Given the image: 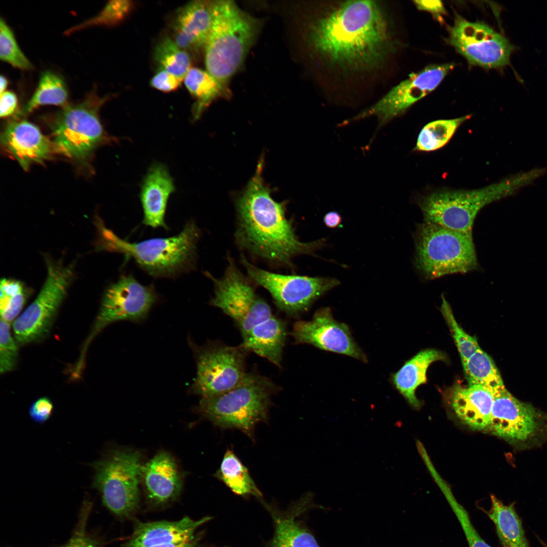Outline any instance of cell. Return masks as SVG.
<instances>
[{
    "mask_svg": "<svg viewBox=\"0 0 547 547\" xmlns=\"http://www.w3.org/2000/svg\"><path fill=\"white\" fill-rule=\"evenodd\" d=\"M389 24L377 2L347 1L309 21L305 40L312 54L331 66L370 71L396 49Z\"/></svg>",
    "mask_w": 547,
    "mask_h": 547,
    "instance_id": "cell-1",
    "label": "cell"
},
{
    "mask_svg": "<svg viewBox=\"0 0 547 547\" xmlns=\"http://www.w3.org/2000/svg\"><path fill=\"white\" fill-rule=\"evenodd\" d=\"M263 159L254 176L236 201L238 216L235 238L240 247L277 265H288L297 255L314 254L326 239L310 242L297 238L291 220L285 214L284 203L275 201L264 182Z\"/></svg>",
    "mask_w": 547,
    "mask_h": 547,
    "instance_id": "cell-2",
    "label": "cell"
},
{
    "mask_svg": "<svg viewBox=\"0 0 547 547\" xmlns=\"http://www.w3.org/2000/svg\"><path fill=\"white\" fill-rule=\"evenodd\" d=\"M260 26L259 19L234 2L214 1L212 26L205 46L206 70L226 86L243 64Z\"/></svg>",
    "mask_w": 547,
    "mask_h": 547,
    "instance_id": "cell-3",
    "label": "cell"
},
{
    "mask_svg": "<svg viewBox=\"0 0 547 547\" xmlns=\"http://www.w3.org/2000/svg\"><path fill=\"white\" fill-rule=\"evenodd\" d=\"M101 247L133 259L154 278H174L194 266L200 231L196 223L187 222L177 235L131 243L101 226Z\"/></svg>",
    "mask_w": 547,
    "mask_h": 547,
    "instance_id": "cell-4",
    "label": "cell"
},
{
    "mask_svg": "<svg viewBox=\"0 0 547 547\" xmlns=\"http://www.w3.org/2000/svg\"><path fill=\"white\" fill-rule=\"evenodd\" d=\"M278 390L269 378L246 373L241 382L222 394L202 398L198 410L214 425L241 431L253 439L255 426L267 419L271 399Z\"/></svg>",
    "mask_w": 547,
    "mask_h": 547,
    "instance_id": "cell-5",
    "label": "cell"
},
{
    "mask_svg": "<svg viewBox=\"0 0 547 547\" xmlns=\"http://www.w3.org/2000/svg\"><path fill=\"white\" fill-rule=\"evenodd\" d=\"M414 239L415 265L427 279L478 269L472 235L424 222L418 225Z\"/></svg>",
    "mask_w": 547,
    "mask_h": 547,
    "instance_id": "cell-6",
    "label": "cell"
},
{
    "mask_svg": "<svg viewBox=\"0 0 547 547\" xmlns=\"http://www.w3.org/2000/svg\"><path fill=\"white\" fill-rule=\"evenodd\" d=\"M512 183L505 180L476 189L437 190L419 199L417 205L424 222L472 235L474 221L479 211L486 205L509 194Z\"/></svg>",
    "mask_w": 547,
    "mask_h": 547,
    "instance_id": "cell-7",
    "label": "cell"
},
{
    "mask_svg": "<svg viewBox=\"0 0 547 547\" xmlns=\"http://www.w3.org/2000/svg\"><path fill=\"white\" fill-rule=\"evenodd\" d=\"M140 459L137 451L113 449L91 464L95 470L92 487L100 492L104 505L119 518H130L138 509Z\"/></svg>",
    "mask_w": 547,
    "mask_h": 547,
    "instance_id": "cell-8",
    "label": "cell"
},
{
    "mask_svg": "<svg viewBox=\"0 0 547 547\" xmlns=\"http://www.w3.org/2000/svg\"><path fill=\"white\" fill-rule=\"evenodd\" d=\"M47 276L37 296L13 324L14 338L25 345L48 336L75 277L73 263L45 256Z\"/></svg>",
    "mask_w": 547,
    "mask_h": 547,
    "instance_id": "cell-9",
    "label": "cell"
},
{
    "mask_svg": "<svg viewBox=\"0 0 547 547\" xmlns=\"http://www.w3.org/2000/svg\"><path fill=\"white\" fill-rule=\"evenodd\" d=\"M105 100L92 93L82 102L66 105L56 114L52 129L58 150L70 158L84 161L97 146L110 139L98 115Z\"/></svg>",
    "mask_w": 547,
    "mask_h": 547,
    "instance_id": "cell-10",
    "label": "cell"
},
{
    "mask_svg": "<svg viewBox=\"0 0 547 547\" xmlns=\"http://www.w3.org/2000/svg\"><path fill=\"white\" fill-rule=\"evenodd\" d=\"M205 275L214 284V295L210 304L221 309L232 318L243 335L273 315L268 303L258 296L250 279L237 268L233 260L228 264L222 277Z\"/></svg>",
    "mask_w": 547,
    "mask_h": 547,
    "instance_id": "cell-11",
    "label": "cell"
},
{
    "mask_svg": "<svg viewBox=\"0 0 547 547\" xmlns=\"http://www.w3.org/2000/svg\"><path fill=\"white\" fill-rule=\"evenodd\" d=\"M447 41L470 65L486 69L510 65L516 50L506 37L487 23L469 21L457 13L448 28Z\"/></svg>",
    "mask_w": 547,
    "mask_h": 547,
    "instance_id": "cell-12",
    "label": "cell"
},
{
    "mask_svg": "<svg viewBox=\"0 0 547 547\" xmlns=\"http://www.w3.org/2000/svg\"><path fill=\"white\" fill-rule=\"evenodd\" d=\"M194 354L196 376L191 392L202 398L216 396L237 386L246 374L245 355L240 346L216 342L203 346L190 343Z\"/></svg>",
    "mask_w": 547,
    "mask_h": 547,
    "instance_id": "cell-13",
    "label": "cell"
},
{
    "mask_svg": "<svg viewBox=\"0 0 547 547\" xmlns=\"http://www.w3.org/2000/svg\"><path fill=\"white\" fill-rule=\"evenodd\" d=\"M452 62L434 64L409 75L391 89L380 100L339 126L347 125L375 116L378 124L376 133L394 119L403 114L417 102L434 91L454 68Z\"/></svg>",
    "mask_w": 547,
    "mask_h": 547,
    "instance_id": "cell-14",
    "label": "cell"
},
{
    "mask_svg": "<svg viewBox=\"0 0 547 547\" xmlns=\"http://www.w3.org/2000/svg\"><path fill=\"white\" fill-rule=\"evenodd\" d=\"M241 261L251 281L265 288L279 308L291 316L307 310L317 299L340 283L333 278L271 272L253 265L243 256Z\"/></svg>",
    "mask_w": 547,
    "mask_h": 547,
    "instance_id": "cell-15",
    "label": "cell"
},
{
    "mask_svg": "<svg viewBox=\"0 0 547 547\" xmlns=\"http://www.w3.org/2000/svg\"><path fill=\"white\" fill-rule=\"evenodd\" d=\"M158 300L153 286L139 283L133 276H122L109 285L103 295L93 330L87 339L81 358L94 337L109 324L121 321L144 320Z\"/></svg>",
    "mask_w": 547,
    "mask_h": 547,
    "instance_id": "cell-16",
    "label": "cell"
},
{
    "mask_svg": "<svg viewBox=\"0 0 547 547\" xmlns=\"http://www.w3.org/2000/svg\"><path fill=\"white\" fill-rule=\"evenodd\" d=\"M543 418L532 405L519 401L503 386L494 393L488 430L511 444L523 445L538 436Z\"/></svg>",
    "mask_w": 547,
    "mask_h": 547,
    "instance_id": "cell-17",
    "label": "cell"
},
{
    "mask_svg": "<svg viewBox=\"0 0 547 547\" xmlns=\"http://www.w3.org/2000/svg\"><path fill=\"white\" fill-rule=\"evenodd\" d=\"M291 335L297 344H310L364 363L368 361L367 356L352 336L349 327L335 320L329 307L317 310L311 320L296 322Z\"/></svg>",
    "mask_w": 547,
    "mask_h": 547,
    "instance_id": "cell-18",
    "label": "cell"
},
{
    "mask_svg": "<svg viewBox=\"0 0 547 547\" xmlns=\"http://www.w3.org/2000/svg\"><path fill=\"white\" fill-rule=\"evenodd\" d=\"M211 519L185 516L175 521L137 522L124 547H203L199 529Z\"/></svg>",
    "mask_w": 547,
    "mask_h": 547,
    "instance_id": "cell-19",
    "label": "cell"
},
{
    "mask_svg": "<svg viewBox=\"0 0 547 547\" xmlns=\"http://www.w3.org/2000/svg\"><path fill=\"white\" fill-rule=\"evenodd\" d=\"M148 501L163 506L175 501L180 495L182 475L173 457L161 451L142 465L141 478Z\"/></svg>",
    "mask_w": 547,
    "mask_h": 547,
    "instance_id": "cell-20",
    "label": "cell"
},
{
    "mask_svg": "<svg viewBox=\"0 0 547 547\" xmlns=\"http://www.w3.org/2000/svg\"><path fill=\"white\" fill-rule=\"evenodd\" d=\"M1 141L25 170L32 164L48 159L53 151L52 143L37 127L25 120L9 123Z\"/></svg>",
    "mask_w": 547,
    "mask_h": 547,
    "instance_id": "cell-21",
    "label": "cell"
},
{
    "mask_svg": "<svg viewBox=\"0 0 547 547\" xmlns=\"http://www.w3.org/2000/svg\"><path fill=\"white\" fill-rule=\"evenodd\" d=\"M175 190L174 181L167 167L159 163L151 165L142 181L140 193L144 224L168 229L165 216L169 198Z\"/></svg>",
    "mask_w": 547,
    "mask_h": 547,
    "instance_id": "cell-22",
    "label": "cell"
},
{
    "mask_svg": "<svg viewBox=\"0 0 547 547\" xmlns=\"http://www.w3.org/2000/svg\"><path fill=\"white\" fill-rule=\"evenodd\" d=\"M213 2L194 1L179 9L173 29L174 41L181 49L205 47L212 24Z\"/></svg>",
    "mask_w": 547,
    "mask_h": 547,
    "instance_id": "cell-23",
    "label": "cell"
},
{
    "mask_svg": "<svg viewBox=\"0 0 547 547\" xmlns=\"http://www.w3.org/2000/svg\"><path fill=\"white\" fill-rule=\"evenodd\" d=\"M495 392L483 386L468 385L453 386L450 402L459 419L470 427L488 430Z\"/></svg>",
    "mask_w": 547,
    "mask_h": 547,
    "instance_id": "cell-24",
    "label": "cell"
},
{
    "mask_svg": "<svg viewBox=\"0 0 547 547\" xmlns=\"http://www.w3.org/2000/svg\"><path fill=\"white\" fill-rule=\"evenodd\" d=\"M286 336L285 323L272 315L242 335L243 340L239 346L280 367Z\"/></svg>",
    "mask_w": 547,
    "mask_h": 547,
    "instance_id": "cell-25",
    "label": "cell"
},
{
    "mask_svg": "<svg viewBox=\"0 0 547 547\" xmlns=\"http://www.w3.org/2000/svg\"><path fill=\"white\" fill-rule=\"evenodd\" d=\"M445 360V355L434 349L420 351L410 360L391 377L392 381L408 402L415 408L420 405L415 396V390L426 381V372L434 362Z\"/></svg>",
    "mask_w": 547,
    "mask_h": 547,
    "instance_id": "cell-26",
    "label": "cell"
},
{
    "mask_svg": "<svg viewBox=\"0 0 547 547\" xmlns=\"http://www.w3.org/2000/svg\"><path fill=\"white\" fill-rule=\"evenodd\" d=\"M491 501L486 514L495 526L502 547H529L514 503L505 505L493 495Z\"/></svg>",
    "mask_w": 547,
    "mask_h": 547,
    "instance_id": "cell-27",
    "label": "cell"
},
{
    "mask_svg": "<svg viewBox=\"0 0 547 547\" xmlns=\"http://www.w3.org/2000/svg\"><path fill=\"white\" fill-rule=\"evenodd\" d=\"M183 81L188 91L196 99L192 109L194 120L199 119L213 100L228 94L226 85L207 70L199 68L191 67Z\"/></svg>",
    "mask_w": 547,
    "mask_h": 547,
    "instance_id": "cell-28",
    "label": "cell"
},
{
    "mask_svg": "<svg viewBox=\"0 0 547 547\" xmlns=\"http://www.w3.org/2000/svg\"><path fill=\"white\" fill-rule=\"evenodd\" d=\"M215 477L235 494L261 497L262 494L250 476L247 468L230 449H227Z\"/></svg>",
    "mask_w": 547,
    "mask_h": 547,
    "instance_id": "cell-29",
    "label": "cell"
},
{
    "mask_svg": "<svg viewBox=\"0 0 547 547\" xmlns=\"http://www.w3.org/2000/svg\"><path fill=\"white\" fill-rule=\"evenodd\" d=\"M68 91L63 79L50 70L43 72L33 95L18 113V116H25L41 105L66 106Z\"/></svg>",
    "mask_w": 547,
    "mask_h": 547,
    "instance_id": "cell-30",
    "label": "cell"
},
{
    "mask_svg": "<svg viewBox=\"0 0 547 547\" xmlns=\"http://www.w3.org/2000/svg\"><path fill=\"white\" fill-rule=\"evenodd\" d=\"M462 366L468 385H480L494 392L504 386L494 361L480 347Z\"/></svg>",
    "mask_w": 547,
    "mask_h": 547,
    "instance_id": "cell-31",
    "label": "cell"
},
{
    "mask_svg": "<svg viewBox=\"0 0 547 547\" xmlns=\"http://www.w3.org/2000/svg\"><path fill=\"white\" fill-rule=\"evenodd\" d=\"M471 117L470 114L452 119L438 120L428 123L420 131L414 150L432 151L445 145L458 127Z\"/></svg>",
    "mask_w": 547,
    "mask_h": 547,
    "instance_id": "cell-32",
    "label": "cell"
},
{
    "mask_svg": "<svg viewBox=\"0 0 547 547\" xmlns=\"http://www.w3.org/2000/svg\"><path fill=\"white\" fill-rule=\"evenodd\" d=\"M295 516H274L275 532L271 547H320L313 535Z\"/></svg>",
    "mask_w": 547,
    "mask_h": 547,
    "instance_id": "cell-33",
    "label": "cell"
},
{
    "mask_svg": "<svg viewBox=\"0 0 547 547\" xmlns=\"http://www.w3.org/2000/svg\"><path fill=\"white\" fill-rule=\"evenodd\" d=\"M154 59L160 69L183 81L191 68L189 54L168 37L163 38L155 48Z\"/></svg>",
    "mask_w": 547,
    "mask_h": 547,
    "instance_id": "cell-34",
    "label": "cell"
},
{
    "mask_svg": "<svg viewBox=\"0 0 547 547\" xmlns=\"http://www.w3.org/2000/svg\"><path fill=\"white\" fill-rule=\"evenodd\" d=\"M0 291L1 319L9 323L23 308L28 291L20 281L6 278L1 280Z\"/></svg>",
    "mask_w": 547,
    "mask_h": 547,
    "instance_id": "cell-35",
    "label": "cell"
},
{
    "mask_svg": "<svg viewBox=\"0 0 547 547\" xmlns=\"http://www.w3.org/2000/svg\"><path fill=\"white\" fill-rule=\"evenodd\" d=\"M133 4L129 1H112L108 2L96 16L68 29L70 34L75 31L94 25L114 26L117 25L129 15Z\"/></svg>",
    "mask_w": 547,
    "mask_h": 547,
    "instance_id": "cell-36",
    "label": "cell"
},
{
    "mask_svg": "<svg viewBox=\"0 0 547 547\" xmlns=\"http://www.w3.org/2000/svg\"><path fill=\"white\" fill-rule=\"evenodd\" d=\"M441 311L452 334L463 364L480 348L477 339L465 332L457 323L450 305L443 295Z\"/></svg>",
    "mask_w": 547,
    "mask_h": 547,
    "instance_id": "cell-37",
    "label": "cell"
},
{
    "mask_svg": "<svg viewBox=\"0 0 547 547\" xmlns=\"http://www.w3.org/2000/svg\"><path fill=\"white\" fill-rule=\"evenodd\" d=\"M0 58L22 70H30L32 64L19 47L14 33L5 21L0 20Z\"/></svg>",
    "mask_w": 547,
    "mask_h": 547,
    "instance_id": "cell-38",
    "label": "cell"
},
{
    "mask_svg": "<svg viewBox=\"0 0 547 547\" xmlns=\"http://www.w3.org/2000/svg\"><path fill=\"white\" fill-rule=\"evenodd\" d=\"M436 480L461 526L469 547H491L482 539L475 529L467 512L457 501L446 483L440 477Z\"/></svg>",
    "mask_w": 547,
    "mask_h": 547,
    "instance_id": "cell-39",
    "label": "cell"
},
{
    "mask_svg": "<svg viewBox=\"0 0 547 547\" xmlns=\"http://www.w3.org/2000/svg\"><path fill=\"white\" fill-rule=\"evenodd\" d=\"M18 358L17 341L11 335L9 323L0 321V373H6L16 367Z\"/></svg>",
    "mask_w": 547,
    "mask_h": 547,
    "instance_id": "cell-40",
    "label": "cell"
},
{
    "mask_svg": "<svg viewBox=\"0 0 547 547\" xmlns=\"http://www.w3.org/2000/svg\"><path fill=\"white\" fill-rule=\"evenodd\" d=\"M83 506L79 519L71 537L62 547H100L101 543L87 531V524L91 505L85 502Z\"/></svg>",
    "mask_w": 547,
    "mask_h": 547,
    "instance_id": "cell-41",
    "label": "cell"
},
{
    "mask_svg": "<svg viewBox=\"0 0 547 547\" xmlns=\"http://www.w3.org/2000/svg\"><path fill=\"white\" fill-rule=\"evenodd\" d=\"M183 80L167 71L160 69L150 81V86L163 92H170L176 90Z\"/></svg>",
    "mask_w": 547,
    "mask_h": 547,
    "instance_id": "cell-42",
    "label": "cell"
},
{
    "mask_svg": "<svg viewBox=\"0 0 547 547\" xmlns=\"http://www.w3.org/2000/svg\"><path fill=\"white\" fill-rule=\"evenodd\" d=\"M53 404L48 397L37 399L32 403L29 410L31 418L35 422L43 423L47 421L52 414Z\"/></svg>",
    "mask_w": 547,
    "mask_h": 547,
    "instance_id": "cell-43",
    "label": "cell"
},
{
    "mask_svg": "<svg viewBox=\"0 0 547 547\" xmlns=\"http://www.w3.org/2000/svg\"><path fill=\"white\" fill-rule=\"evenodd\" d=\"M413 3L418 10L428 12L440 22H442L443 16L447 13L441 1H414Z\"/></svg>",
    "mask_w": 547,
    "mask_h": 547,
    "instance_id": "cell-44",
    "label": "cell"
},
{
    "mask_svg": "<svg viewBox=\"0 0 547 547\" xmlns=\"http://www.w3.org/2000/svg\"><path fill=\"white\" fill-rule=\"evenodd\" d=\"M17 99L15 94L11 91H5L1 94L0 116L6 118L12 115L16 110Z\"/></svg>",
    "mask_w": 547,
    "mask_h": 547,
    "instance_id": "cell-45",
    "label": "cell"
},
{
    "mask_svg": "<svg viewBox=\"0 0 547 547\" xmlns=\"http://www.w3.org/2000/svg\"><path fill=\"white\" fill-rule=\"evenodd\" d=\"M341 220L340 215L336 211H330L325 214L324 217V223L329 228L337 227L340 224Z\"/></svg>",
    "mask_w": 547,
    "mask_h": 547,
    "instance_id": "cell-46",
    "label": "cell"
},
{
    "mask_svg": "<svg viewBox=\"0 0 547 547\" xmlns=\"http://www.w3.org/2000/svg\"><path fill=\"white\" fill-rule=\"evenodd\" d=\"M8 86V80L7 78L4 76L1 75L0 76V93L1 94L5 92V90Z\"/></svg>",
    "mask_w": 547,
    "mask_h": 547,
    "instance_id": "cell-47",
    "label": "cell"
},
{
    "mask_svg": "<svg viewBox=\"0 0 547 547\" xmlns=\"http://www.w3.org/2000/svg\"><path fill=\"white\" fill-rule=\"evenodd\" d=\"M543 546H544V547H547V544H545V543H543Z\"/></svg>",
    "mask_w": 547,
    "mask_h": 547,
    "instance_id": "cell-48",
    "label": "cell"
}]
</instances>
